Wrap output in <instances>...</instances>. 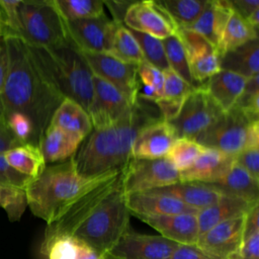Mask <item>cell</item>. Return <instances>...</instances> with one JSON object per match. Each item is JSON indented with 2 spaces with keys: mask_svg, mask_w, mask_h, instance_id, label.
I'll return each instance as SVG.
<instances>
[{
  "mask_svg": "<svg viewBox=\"0 0 259 259\" xmlns=\"http://www.w3.org/2000/svg\"><path fill=\"white\" fill-rule=\"evenodd\" d=\"M122 190V170L110 172L83 192L45 234H65L97 253H107L131 229Z\"/></svg>",
  "mask_w": 259,
  "mask_h": 259,
  "instance_id": "obj_1",
  "label": "cell"
},
{
  "mask_svg": "<svg viewBox=\"0 0 259 259\" xmlns=\"http://www.w3.org/2000/svg\"><path fill=\"white\" fill-rule=\"evenodd\" d=\"M8 53V72L0 95L4 115L17 111L29 117L34 144L39 141L51 118L65 99L57 90L33 49L20 38H3Z\"/></svg>",
  "mask_w": 259,
  "mask_h": 259,
  "instance_id": "obj_2",
  "label": "cell"
},
{
  "mask_svg": "<svg viewBox=\"0 0 259 259\" xmlns=\"http://www.w3.org/2000/svg\"><path fill=\"white\" fill-rule=\"evenodd\" d=\"M161 118L156 103L138 97L126 117L114 125L91 132L72 157L79 174L95 177L124 168L132 159L137 135Z\"/></svg>",
  "mask_w": 259,
  "mask_h": 259,
  "instance_id": "obj_3",
  "label": "cell"
},
{
  "mask_svg": "<svg viewBox=\"0 0 259 259\" xmlns=\"http://www.w3.org/2000/svg\"><path fill=\"white\" fill-rule=\"evenodd\" d=\"M109 173L85 177L78 173L72 157L64 162L46 166L44 171L36 178L31 179L25 188L27 206L47 225L52 224L83 192Z\"/></svg>",
  "mask_w": 259,
  "mask_h": 259,
  "instance_id": "obj_4",
  "label": "cell"
},
{
  "mask_svg": "<svg viewBox=\"0 0 259 259\" xmlns=\"http://www.w3.org/2000/svg\"><path fill=\"white\" fill-rule=\"evenodd\" d=\"M31 48L57 90L87 111L93 96V74L80 50L72 40L47 49Z\"/></svg>",
  "mask_w": 259,
  "mask_h": 259,
  "instance_id": "obj_5",
  "label": "cell"
},
{
  "mask_svg": "<svg viewBox=\"0 0 259 259\" xmlns=\"http://www.w3.org/2000/svg\"><path fill=\"white\" fill-rule=\"evenodd\" d=\"M20 39L34 48H52L71 40L55 0H20Z\"/></svg>",
  "mask_w": 259,
  "mask_h": 259,
  "instance_id": "obj_6",
  "label": "cell"
},
{
  "mask_svg": "<svg viewBox=\"0 0 259 259\" xmlns=\"http://www.w3.org/2000/svg\"><path fill=\"white\" fill-rule=\"evenodd\" d=\"M195 141L207 149L235 157L247 148L259 147V119L234 106L224 112Z\"/></svg>",
  "mask_w": 259,
  "mask_h": 259,
  "instance_id": "obj_7",
  "label": "cell"
},
{
  "mask_svg": "<svg viewBox=\"0 0 259 259\" xmlns=\"http://www.w3.org/2000/svg\"><path fill=\"white\" fill-rule=\"evenodd\" d=\"M223 113L203 84H200L188 94L178 115L169 123L173 126L177 138L195 141Z\"/></svg>",
  "mask_w": 259,
  "mask_h": 259,
  "instance_id": "obj_8",
  "label": "cell"
},
{
  "mask_svg": "<svg viewBox=\"0 0 259 259\" xmlns=\"http://www.w3.org/2000/svg\"><path fill=\"white\" fill-rule=\"evenodd\" d=\"M179 182V171L165 157L154 160L132 158L122 169L124 194L145 192Z\"/></svg>",
  "mask_w": 259,
  "mask_h": 259,
  "instance_id": "obj_9",
  "label": "cell"
},
{
  "mask_svg": "<svg viewBox=\"0 0 259 259\" xmlns=\"http://www.w3.org/2000/svg\"><path fill=\"white\" fill-rule=\"evenodd\" d=\"M93 75L117 89L131 104L138 99V65L123 63L106 53L82 52Z\"/></svg>",
  "mask_w": 259,
  "mask_h": 259,
  "instance_id": "obj_10",
  "label": "cell"
},
{
  "mask_svg": "<svg viewBox=\"0 0 259 259\" xmlns=\"http://www.w3.org/2000/svg\"><path fill=\"white\" fill-rule=\"evenodd\" d=\"M93 96L87 113L95 131L110 127L126 117L134 104L108 82L93 75Z\"/></svg>",
  "mask_w": 259,
  "mask_h": 259,
  "instance_id": "obj_11",
  "label": "cell"
},
{
  "mask_svg": "<svg viewBox=\"0 0 259 259\" xmlns=\"http://www.w3.org/2000/svg\"><path fill=\"white\" fill-rule=\"evenodd\" d=\"M69 36L82 52L108 53L115 31L120 26L105 13L94 18L66 21Z\"/></svg>",
  "mask_w": 259,
  "mask_h": 259,
  "instance_id": "obj_12",
  "label": "cell"
},
{
  "mask_svg": "<svg viewBox=\"0 0 259 259\" xmlns=\"http://www.w3.org/2000/svg\"><path fill=\"white\" fill-rule=\"evenodd\" d=\"M177 246L161 235L140 234L130 229L107 253L115 259H169Z\"/></svg>",
  "mask_w": 259,
  "mask_h": 259,
  "instance_id": "obj_13",
  "label": "cell"
},
{
  "mask_svg": "<svg viewBox=\"0 0 259 259\" xmlns=\"http://www.w3.org/2000/svg\"><path fill=\"white\" fill-rule=\"evenodd\" d=\"M123 25L128 29L164 39L177 32L178 26L158 1H135L126 11Z\"/></svg>",
  "mask_w": 259,
  "mask_h": 259,
  "instance_id": "obj_14",
  "label": "cell"
},
{
  "mask_svg": "<svg viewBox=\"0 0 259 259\" xmlns=\"http://www.w3.org/2000/svg\"><path fill=\"white\" fill-rule=\"evenodd\" d=\"M176 33L186 51L190 74L195 86L204 83L221 71L220 55L206 39L187 28L178 27Z\"/></svg>",
  "mask_w": 259,
  "mask_h": 259,
  "instance_id": "obj_15",
  "label": "cell"
},
{
  "mask_svg": "<svg viewBox=\"0 0 259 259\" xmlns=\"http://www.w3.org/2000/svg\"><path fill=\"white\" fill-rule=\"evenodd\" d=\"M245 222L246 214L222 222L199 235L195 245L217 258L228 259L243 241Z\"/></svg>",
  "mask_w": 259,
  "mask_h": 259,
  "instance_id": "obj_16",
  "label": "cell"
},
{
  "mask_svg": "<svg viewBox=\"0 0 259 259\" xmlns=\"http://www.w3.org/2000/svg\"><path fill=\"white\" fill-rule=\"evenodd\" d=\"M177 139L173 126L163 119L143 127L132 147V158L154 160L166 157Z\"/></svg>",
  "mask_w": 259,
  "mask_h": 259,
  "instance_id": "obj_17",
  "label": "cell"
},
{
  "mask_svg": "<svg viewBox=\"0 0 259 259\" xmlns=\"http://www.w3.org/2000/svg\"><path fill=\"white\" fill-rule=\"evenodd\" d=\"M125 204L130 213L137 218L198 212L174 197L152 191L125 194Z\"/></svg>",
  "mask_w": 259,
  "mask_h": 259,
  "instance_id": "obj_18",
  "label": "cell"
},
{
  "mask_svg": "<svg viewBox=\"0 0 259 259\" xmlns=\"http://www.w3.org/2000/svg\"><path fill=\"white\" fill-rule=\"evenodd\" d=\"M197 213L140 217L160 235L179 245H195L199 236Z\"/></svg>",
  "mask_w": 259,
  "mask_h": 259,
  "instance_id": "obj_19",
  "label": "cell"
},
{
  "mask_svg": "<svg viewBox=\"0 0 259 259\" xmlns=\"http://www.w3.org/2000/svg\"><path fill=\"white\" fill-rule=\"evenodd\" d=\"M234 163V157L207 149L187 169L179 172V181L213 183L220 180Z\"/></svg>",
  "mask_w": 259,
  "mask_h": 259,
  "instance_id": "obj_20",
  "label": "cell"
},
{
  "mask_svg": "<svg viewBox=\"0 0 259 259\" xmlns=\"http://www.w3.org/2000/svg\"><path fill=\"white\" fill-rule=\"evenodd\" d=\"M232 11L229 0H206L203 10L187 29L198 33L218 50Z\"/></svg>",
  "mask_w": 259,
  "mask_h": 259,
  "instance_id": "obj_21",
  "label": "cell"
},
{
  "mask_svg": "<svg viewBox=\"0 0 259 259\" xmlns=\"http://www.w3.org/2000/svg\"><path fill=\"white\" fill-rule=\"evenodd\" d=\"M150 191L174 197L198 210L215 203L223 196V194L212 185L196 181H179L172 185Z\"/></svg>",
  "mask_w": 259,
  "mask_h": 259,
  "instance_id": "obj_22",
  "label": "cell"
},
{
  "mask_svg": "<svg viewBox=\"0 0 259 259\" xmlns=\"http://www.w3.org/2000/svg\"><path fill=\"white\" fill-rule=\"evenodd\" d=\"M247 80L248 78L237 73L221 70L202 84L215 104L227 112L238 101Z\"/></svg>",
  "mask_w": 259,
  "mask_h": 259,
  "instance_id": "obj_23",
  "label": "cell"
},
{
  "mask_svg": "<svg viewBox=\"0 0 259 259\" xmlns=\"http://www.w3.org/2000/svg\"><path fill=\"white\" fill-rule=\"evenodd\" d=\"M256 204H258V201H248L238 197L223 195L215 203L198 210L196 218L199 235L222 222L247 214Z\"/></svg>",
  "mask_w": 259,
  "mask_h": 259,
  "instance_id": "obj_24",
  "label": "cell"
},
{
  "mask_svg": "<svg viewBox=\"0 0 259 259\" xmlns=\"http://www.w3.org/2000/svg\"><path fill=\"white\" fill-rule=\"evenodd\" d=\"M84 139L80 135L48 125L38 147L46 163H60L73 157Z\"/></svg>",
  "mask_w": 259,
  "mask_h": 259,
  "instance_id": "obj_25",
  "label": "cell"
},
{
  "mask_svg": "<svg viewBox=\"0 0 259 259\" xmlns=\"http://www.w3.org/2000/svg\"><path fill=\"white\" fill-rule=\"evenodd\" d=\"M223 195L242 198L248 201H258L259 181L255 180L245 169L234 163L228 172L217 182L208 183Z\"/></svg>",
  "mask_w": 259,
  "mask_h": 259,
  "instance_id": "obj_26",
  "label": "cell"
},
{
  "mask_svg": "<svg viewBox=\"0 0 259 259\" xmlns=\"http://www.w3.org/2000/svg\"><path fill=\"white\" fill-rule=\"evenodd\" d=\"M221 70L237 73L246 78L258 75L259 39H252L220 57Z\"/></svg>",
  "mask_w": 259,
  "mask_h": 259,
  "instance_id": "obj_27",
  "label": "cell"
},
{
  "mask_svg": "<svg viewBox=\"0 0 259 259\" xmlns=\"http://www.w3.org/2000/svg\"><path fill=\"white\" fill-rule=\"evenodd\" d=\"M65 132L86 138L92 131V123L87 111L72 99L65 98L55 110L50 124Z\"/></svg>",
  "mask_w": 259,
  "mask_h": 259,
  "instance_id": "obj_28",
  "label": "cell"
},
{
  "mask_svg": "<svg viewBox=\"0 0 259 259\" xmlns=\"http://www.w3.org/2000/svg\"><path fill=\"white\" fill-rule=\"evenodd\" d=\"M3 156L14 170L30 179L36 178L47 166L39 147L32 144L13 147L3 153Z\"/></svg>",
  "mask_w": 259,
  "mask_h": 259,
  "instance_id": "obj_29",
  "label": "cell"
},
{
  "mask_svg": "<svg viewBox=\"0 0 259 259\" xmlns=\"http://www.w3.org/2000/svg\"><path fill=\"white\" fill-rule=\"evenodd\" d=\"M256 38H258V31L233 10L225 26L217 51L221 57L225 53L233 51Z\"/></svg>",
  "mask_w": 259,
  "mask_h": 259,
  "instance_id": "obj_30",
  "label": "cell"
},
{
  "mask_svg": "<svg viewBox=\"0 0 259 259\" xmlns=\"http://www.w3.org/2000/svg\"><path fill=\"white\" fill-rule=\"evenodd\" d=\"M158 2L178 27L187 28L199 16L206 0H159Z\"/></svg>",
  "mask_w": 259,
  "mask_h": 259,
  "instance_id": "obj_31",
  "label": "cell"
},
{
  "mask_svg": "<svg viewBox=\"0 0 259 259\" xmlns=\"http://www.w3.org/2000/svg\"><path fill=\"white\" fill-rule=\"evenodd\" d=\"M107 54L126 64L139 65L145 61L139 44L130 29L124 25H120L115 31L110 50Z\"/></svg>",
  "mask_w": 259,
  "mask_h": 259,
  "instance_id": "obj_32",
  "label": "cell"
},
{
  "mask_svg": "<svg viewBox=\"0 0 259 259\" xmlns=\"http://www.w3.org/2000/svg\"><path fill=\"white\" fill-rule=\"evenodd\" d=\"M259 207L253 206L246 214L243 241L228 259H259Z\"/></svg>",
  "mask_w": 259,
  "mask_h": 259,
  "instance_id": "obj_33",
  "label": "cell"
},
{
  "mask_svg": "<svg viewBox=\"0 0 259 259\" xmlns=\"http://www.w3.org/2000/svg\"><path fill=\"white\" fill-rule=\"evenodd\" d=\"M78 241L65 234H45L39 253L44 259H76Z\"/></svg>",
  "mask_w": 259,
  "mask_h": 259,
  "instance_id": "obj_34",
  "label": "cell"
},
{
  "mask_svg": "<svg viewBox=\"0 0 259 259\" xmlns=\"http://www.w3.org/2000/svg\"><path fill=\"white\" fill-rule=\"evenodd\" d=\"M206 150L194 140L177 138L166 155V159L179 172L190 167L196 159Z\"/></svg>",
  "mask_w": 259,
  "mask_h": 259,
  "instance_id": "obj_35",
  "label": "cell"
},
{
  "mask_svg": "<svg viewBox=\"0 0 259 259\" xmlns=\"http://www.w3.org/2000/svg\"><path fill=\"white\" fill-rule=\"evenodd\" d=\"M162 42L169 68L173 70L177 75H179L185 82L193 87H196L190 74L186 51L178 34L175 33L170 35L162 39Z\"/></svg>",
  "mask_w": 259,
  "mask_h": 259,
  "instance_id": "obj_36",
  "label": "cell"
},
{
  "mask_svg": "<svg viewBox=\"0 0 259 259\" xmlns=\"http://www.w3.org/2000/svg\"><path fill=\"white\" fill-rule=\"evenodd\" d=\"M66 21L94 18L104 14L101 0H55Z\"/></svg>",
  "mask_w": 259,
  "mask_h": 259,
  "instance_id": "obj_37",
  "label": "cell"
},
{
  "mask_svg": "<svg viewBox=\"0 0 259 259\" xmlns=\"http://www.w3.org/2000/svg\"><path fill=\"white\" fill-rule=\"evenodd\" d=\"M137 42L140 46L144 60L155 68L166 71L169 69L162 39H159L148 33H143L130 29Z\"/></svg>",
  "mask_w": 259,
  "mask_h": 259,
  "instance_id": "obj_38",
  "label": "cell"
},
{
  "mask_svg": "<svg viewBox=\"0 0 259 259\" xmlns=\"http://www.w3.org/2000/svg\"><path fill=\"white\" fill-rule=\"evenodd\" d=\"M26 206L27 200L24 189L0 182V207L6 211L10 222L19 221Z\"/></svg>",
  "mask_w": 259,
  "mask_h": 259,
  "instance_id": "obj_39",
  "label": "cell"
},
{
  "mask_svg": "<svg viewBox=\"0 0 259 259\" xmlns=\"http://www.w3.org/2000/svg\"><path fill=\"white\" fill-rule=\"evenodd\" d=\"M20 1L0 0V36L2 38H20Z\"/></svg>",
  "mask_w": 259,
  "mask_h": 259,
  "instance_id": "obj_40",
  "label": "cell"
},
{
  "mask_svg": "<svg viewBox=\"0 0 259 259\" xmlns=\"http://www.w3.org/2000/svg\"><path fill=\"white\" fill-rule=\"evenodd\" d=\"M164 86L163 97L164 99L184 102L188 94L193 90V86L185 82L179 75H177L170 68L163 71Z\"/></svg>",
  "mask_w": 259,
  "mask_h": 259,
  "instance_id": "obj_41",
  "label": "cell"
},
{
  "mask_svg": "<svg viewBox=\"0 0 259 259\" xmlns=\"http://www.w3.org/2000/svg\"><path fill=\"white\" fill-rule=\"evenodd\" d=\"M259 75L248 78L245 88L234 105L247 115L258 118L259 114Z\"/></svg>",
  "mask_w": 259,
  "mask_h": 259,
  "instance_id": "obj_42",
  "label": "cell"
},
{
  "mask_svg": "<svg viewBox=\"0 0 259 259\" xmlns=\"http://www.w3.org/2000/svg\"><path fill=\"white\" fill-rule=\"evenodd\" d=\"M6 122L15 138L22 144H34L33 124L28 116L21 112L13 111L6 116Z\"/></svg>",
  "mask_w": 259,
  "mask_h": 259,
  "instance_id": "obj_43",
  "label": "cell"
},
{
  "mask_svg": "<svg viewBox=\"0 0 259 259\" xmlns=\"http://www.w3.org/2000/svg\"><path fill=\"white\" fill-rule=\"evenodd\" d=\"M138 76L141 82L152 86L156 92L163 97L164 74L163 71L155 68L146 61L138 65Z\"/></svg>",
  "mask_w": 259,
  "mask_h": 259,
  "instance_id": "obj_44",
  "label": "cell"
},
{
  "mask_svg": "<svg viewBox=\"0 0 259 259\" xmlns=\"http://www.w3.org/2000/svg\"><path fill=\"white\" fill-rule=\"evenodd\" d=\"M259 147L247 148L234 157L235 162L259 181Z\"/></svg>",
  "mask_w": 259,
  "mask_h": 259,
  "instance_id": "obj_45",
  "label": "cell"
},
{
  "mask_svg": "<svg viewBox=\"0 0 259 259\" xmlns=\"http://www.w3.org/2000/svg\"><path fill=\"white\" fill-rule=\"evenodd\" d=\"M31 179L14 170L4 159L3 154H0V182L3 184L15 186L21 189L26 188Z\"/></svg>",
  "mask_w": 259,
  "mask_h": 259,
  "instance_id": "obj_46",
  "label": "cell"
},
{
  "mask_svg": "<svg viewBox=\"0 0 259 259\" xmlns=\"http://www.w3.org/2000/svg\"><path fill=\"white\" fill-rule=\"evenodd\" d=\"M169 259H220L198 248L196 245H179Z\"/></svg>",
  "mask_w": 259,
  "mask_h": 259,
  "instance_id": "obj_47",
  "label": "cell"
},
{
  "mask_svg": "<svg viewBox=\"0 0 259 259\" xmlns=\"http://www.w3.org/2000/svg\"><path fill=\"white\" fill-rule=\"evenodd\" d=\"M21 144L8 127L6 118H0V154Z\"/></svg>",
  "mask_w": 259,
  "mask_h": 259,
  "instance_id": "obj_48",
  "label": "cell"
},
{
  "mask_svg": "<svg viewBox=\"0 0 259 259\" xmlns=\"http://www.w3.org/2000/svg\"><path fill=\"white\" fill-rule=\"evenodd\" d=\"M134 2L135 1H115V0L108 1L107 0V1H103V4L106 5L108 10L110 11L112 15V20L117 24L123 25V19L126 14V11Z\"/></svg>",
  "mask_w": 259,
  "mask_h": 259,
  "instance_id": "obj_49",
  "label": "cell"
},
{
  "mask_svg": "<svg viewBox=\"0 0 259 259\" xmlns=\"http://www.w3.org/2000/svg\"><path fill=\"white\" fill-rule=\"evenodd\" d=\"M229 3L232 9L245 20L254 11L259 9V1L257 0H229Z\"/></svg>",
  "mask_w": 259,
  "mask_h": 259,
  "instance_id": "obj_50",
  "label": "cell"
},
{
  "mask_svg": "<svg viewBox=\"0 0 259 259\" xmlns=\"http://www.w3.org/2000/svg\"><path fill=\"white\" fill-rule=\"evenodd\" d=\"M8 72V53L5 40L0 36V95L2 94Z\"/></svg>",
  "mask_w": 259,
  "mask_h": 259,
  "instance_id": "obj_51",
  "label": "cell"
},
{
  "mask_svg": "<svg viewBox=\"0 0 259 259\" xmlns=\"http://www.w3.org/2000/svg\"><path fill=\"white\" fill-rule=\"evenodd\" d=\"M76 259H100V254L88 245L78 241Z\"/></svg>",
  "mask_w": 259,
  "mask_h": 259,
  "instance_id": "obj_52",
  "label": "cell"
},
{
  "mask_svg": "<svg viewBox=\"0 0 259 259\" xmlns=\"http://www.w3.org/2000/svg\"><path fill=\"white\" fill-rule=\"evenodd\" d=\"M100 259H115V258L110 256L108 253H104V254L100 255Z\"/></svg>",
  "mask_w": 259,
  "mask_h": 259,
  "instance_id": "obj_53",
  "label": "cell"
},
{
  "mask_svg": "<svg viewBox=\"0 0 259 259\" xmlns=\"http://www.w3.org/2000/svg\"><path fill=\"white\" fill-rule=\"evenodd\" d=\"M0 118H5L4 111H3V105H2V101H1V97H0Z\"/></svg>",
  "mask_w": 259,
  "mask_h": 259,
  "instance_id": "obj_54",
  "label": "cell"
}]
</instances>
